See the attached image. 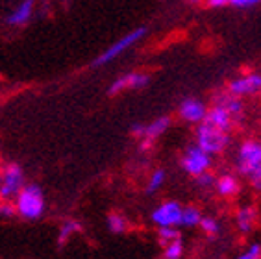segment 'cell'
<instances>
[{
  "instance_id": "ac0fdd59",
  "label": "cell",
  "mask_w": 261,
  "mask_h": 259,
  "mask_svg": "<svg viewBox=\"0 0 261 259\" xmlns=\"http://www.w3.org/2000/svg\"><path fill=\"white\" fill-rule=\"evenodd\" d=\"M108 226H110V229L113 234H122V231H126V228H128V222H126V219L122 215L111 213L110 217H108Z\"/></svg>"
},
{
  "instance_id": "52a82bcc",
  "label": "cell",
  "mask_w": 261,
  "mask_h": 259,
  "mask_svg": "<svg viewBox=\"0 0 261 259\" xmlns=\"http://www.w3.org/2000/svg\"><path fill=\"white\" fill-rule=\"evenodd\" d=\"M152 220L158 226H178L181 222V205L178 202H165L152 213Z\"/></svg>"
},
{
  "instance_id": "3957f363",
  "label": "cell",
  "mask_w": 261,
  "mask_h": 259,
  "mask_svg": "<svg viewBox=\"0 0 261 259\" xmlns=\"http://www.w3.org/2000/svg\"><path fill=\"white\" fill-rule=\"evenodd\" d=\"M230 145V135L224 130H219L211 126L210 122L202 120L198 126V146L210 156L222 154L226 146Z\"/></svg>"
},
{
  "instance_id": "4316f807",
  "label": "cell",
  "mask_w": 261,
  "mask_h": 259,
  "mask_svg": "<svg viewBox=\"0 0 261 259\" xmlns=\"http://www.w3.org/2000/svg\"><path fill=\"white\" fill-rule=\"evenodd\" d=\"M228 4L237 6V8H248V6L257 4L256 0H228Z\"/></svg>"
},
{
  "instance_id": "7402d4cb",
  "label": "cell",
  "mask_w": 261,
  "mask_h": 259,
  "mask_svg": "<svg viewBox=\"0 0 261 259\" xmlns=\"http://www.w3.org/2000/svg\"><path fill=\"white\" fill-rule=\"evenodd\" d=\"M158 235H160V241L163 244L171 243V241H174V239H180V234H178L176 226H160Z\"/></svg>"
},
{
  "instance_id": "5b68a950",
  "label": "cell",
  "mask_w": 261,
  "mask_h": 259,
  "mask_svg": "<svg viewBox=\"0 0 261 259\" xmlns=\"http://www.w3.org/2000/svg\"><path fill=\"white\" fill-rule=\"evenodd\" d=\"M24 187V172L19 165H8L4 174L0 176V198H15L19 191Z\"/></svg>"
},
{
  "instance_id": "7c38bea8",
  "label": "cell",
  "mask_w": 261,
  "mask_h": 259,
  "mask_svg": "<svg viewBox=\"0 0 261 259\" xmlns=\"http://www.w3.org/2000/svg\"><path fill=\"white\" fill-rule=\"evenodd\" d=\"M34 15V0H22L15 10L11 11L8 17V24L10 26H24Z\"/></svg>"
},
{
  "instance_id": "8fae6325",
  "label": "cell",
  "mask_w": 261,
  "mask_h": 259,
  "mask_svg": "<svg viewBox=\"0 0 261 259\" xmlns=\"http://www.w3.org/2000/svg\"><path fill=\"white\" fill-rule=\"evenodd\" d=\"M204 120L210 122L211 126H215V128L224 130V132H228V130L231 128V113L222 104H219V102H217L211 110H207L206 119Z\"/></svg>"
},
{
  "instance_id": "ffe728a7",
  "label": "cell",
  "mask_w": 261,
  "mask_h": 259,
  "mask_svg": "<svg viewBox=\"0 0 261 259\" xmlns=\"http://www.w3.org/2000/svg\"><path fill=\"white\" fill-rule=\"evenodd\" d=\"M78 231H80V224H78L76 220H67L60 229V243L61 244L67 243V241L70 239V235L78 234Z\"/></svg>"
},
{
  "instance_id": "4fadbf2b",
  "label": "cell",
  "mask_w": 261,
  "mask_h": 259,
  "mask_svg": "<svg viewBox=\"0 0 261 259\" xmlns=\"http://www.w3.org/2000/svg\"><path fill=\"white\" fill-rule=\"evenodd\" d=\"M254 222H256V210L254 208L239 210V213H237V228L241 229L243 234H248L254 228Z\"/></svg>"
},
{
  "instance_id": "4dcf8cb0",
  "label": "cell",
  "mask_w": 261,
  "mask_h": 259,
  "mask_svg": "<svg viewBox=\"0 0 261 259\" xmlns=\"http://www.w3.org/2000/svg\"><path fill=\"white\" fill-rule=\"evenodd\" d=\"M256 2H261V0H256Z\"/></svg>"
},
{
  "instance_id": "f546056e",
  "label": "cell",
  "mask_w": 261,
  "mask_h": 259,
  "mask_svg": "<svg viewBox=\"0 0 261 259\" xmlns=\"http://www.w3.org/2000/svg\"><path fill=\"white\" fill-rule=\"evenodd\" d=\"M191 4H198V2H202V0H189Z\"/></svg>"
},
{
  "instance_id": "83f0119b",
  "label": "cell",
  "mask_w": 261,
  "mask_h": 259,
  "mask_svg": "<svg viewBox=\"0 0 261 259\" xmlns=\"http://www.w3.org/2000/svg\"><path fill=\"white\" fill-rule=\"evenodd\" d=\"M143 132H145V126H141V124L132 126V134L137 135V137H143Z\"/></svg>"
},
{
  "instance_id": "ba28073f",
  "label": "cell",
  "mask_w": 261,
  "mask_h": 259,
  "mask_svg": "<svg viewBox=\"0 0 261 259\" xmlns=\"http://www.w3.org/2000/svg\"><path fill=\"white\" fill-rule=\"evenodd\" d=\"M228 89H230V95L233 96L254 95L261 91V74H246L243 78H237V80L230 82Z\"/></svg>"
},
{
  "instance_id": "8992f818",
  "label": "cell",
  "mask_w": 261,
  "mask_h": 259,
  "mask_svg": "<svg viewBox=\"0 0 261 259\" xmlns=\"http://www.w3.org/2000/svg\"><path fill=\"white\" fill-rule=\"evenodd\" d=\"M181 165H184V170H186L187 174H191L196 178L198 174H202V172H206L210 169L211 156L207 152H204L198 145L189 146L186 150V154H184Z\"/></svg>"
},
{
  "instance_id": "9c48e42d",
  "label": "cell",
  "mask_w": 261,
  "mask_h": 259,
  "mask_svg": "<svg viewBox=\"0 0 261 259\" xmlns=\"http://www.w3.org/2000/svg\"><path fill=\"white\" fill-rule=\"evenodd\" d=\"M148 80L150 78L145 72H130V74L117 78L110 85V95H117V93H121L124 89H139V87H145L148 84Z\"/></svg>"
},
{
  "instance_id": "e0dca14e",
  "label": "cell",
  "mask_w": 261,
  "mask_h": 259,
  "mask_svg": "<svg viewBox=\"0 0 261 259\" xmlns=\"http://www.w3.org/2000/svg\"><path fill=\"white\" fill-rule=\"evenodd\" d=\"M219 104L224 106V108H226V110L231 113V117H237V115H241V111H243L241 100L237 98V96H233V95L221 96V98H219Z\"/></svg>"
},
{
  "instance_id": "603a6c76",
  "label": "cell",
  "mask_w": 261,
  "mask_h": 259,
  "mask_svg": "<svg viewBox=\"0 0 261 259\" xmlns=\"http://www.w3.org/2000/svg\"><path fill=\"white\" fill-rule=\"evenodd\" d=\"M198 226H202V229H204L210 237H215V235L221 231V226H219V222H217L215 219H210V217H202L200 224H198Z\"/></svg>"
},
{
  "instance_id": "30bf717a",
  "label": "cell",
  "mask_w": 261,
  "mask_h": 259,
  "mask_svg": "<svg viewBox=\"0 0 261 259\" xmlns=\"http://www.w3.org/2000/svg\"><path fill=\"white\" fill-rule=\"evenodd\" d=\"M207 108L204 106V102L196 98H187L181 102L180 106V115L181 119L187 120V122H198L200 124L202 120L206 119Z\"/></svg>"
},
{
  "instance_id": "7a4b0ae2",
  "label": "cell",
  "mask_w": 261,
  "mask_h": 259,
  "mask_svg": "<svg viewBox=\"0 0 261 259\" xmlns=\"http://www.w3.org/2000/svg\"><path fill=\"white\" fill-rule=\"evenodd\" d=\"M15 198H17V211L24 219L35 220L39 219L41 215H43V211H45V196H43V191L37 185H32V184L24 185Z\"/></svg>"
},
{
  "instance_id": "44dd1931",
  "label": "cell",
  "mask_w": 261,
  "mask_h": 259,
  "mask_svg": "<svg viewBox=\"0 0 261 259\" xmlns=\"http://www.w3.org/2000/svg\"><path fill=\"white\" fill-rule=\"evenodd\" d=\"M181 254H184V244L180 243V239H174L165 244V254L163 255L167 259H178L181 257Z\"/></svg>"
},
{
  "instance_id": "2e32d148",
  "label": "cell",
  "mask_w": 261,
  "mask_h": 259,
  "mask_svg": "<svg viewBox=\"0 0 261 259\" xmlns=\"http://www.w3.org/2000/svg\"><path fill=\"white\" fill-rule=\"evenodd\" d=\"M200 219H202V213L198 208H195V205H189V208H181V226H189V228H193V226H198L200 224Z\"/></svg>"
},
{
  "instance_id": "6da1fadb",
  "label": "cell",
  "mask_w": 261,
  "mask_h": 259,
  "mask_svg": "<svg viewBox=\"0 0 261 259\" xmlns=\"http://www.w3.org/2000/svg\"><path fill=\"white\" fill-rule=\"evenodd\" d=\"M237 170L243 176L250 178L254 187L261 191V143L256 141L243 143L237 156Z\"/></svg>"
},
{
  "instance_id": "277c9868",
  "label": "cell",
  "mask_w": 261,
  "mask_h": 259,
  "mask_svg": "<svg viewBox=\"0 0 261 259\" xmlns=\"http://www.w3.org/2000/svg\"><path fill=\"white\" fill-rule=\"evenodd\" d=\"M146 35V28L145 26H141V28H136L134 32H130V34H126L124 37H121L119 41H115L111 46H108V48L102 52L98 58H96L95 65H106L110 63V61H113L115 58H119L121 54H124L126 50L132 48V46L136 45V43H139L143 37Z\"/></svg>"
},
{
  "instance_id": "d6986e66",
  "label": "cell",
  "mask_w": 261,
  "mask_h": 259,
  "mask_svg": "<svg viewBox=\"0 0 261 259\" xmlns=\"http://www.w3.org/2000/svg\"><path fill=\"white\" fill-rule=\"evenodd\" d=\"M163 182H165V170H154L150 176V179H148V185H146V193L152 194V193H156L158 189H160L161 185H163Z\"/></svg>"
},
{
  "instance_id": "cb8c5ba5",
  "label": "cell",
  "mask_w": 261,
  "mask_h": 259,
  "mask_svg": "<svg viewBox=\"0 0 261 259\" xmlns=\"http://www.w3.org/2000/svg\"><path fill=\"white\" fill-rule=\"evenodd\" d=\"M261 257V244H250L245 254H241V259H259Z\"/></svg>"
},
{
  "instance_id": "5bb4252c",
  "label": "cell",
  "mask_w": 261,
  "mask_h": 259,
  "mask_svg": "<svg viewBox=\"0 0 261 259\" xmlns=\"http://www.w3.org/2000/svg\"><path fill=\"white\" fill-rule=\"evenodd\" d=\"M171 126V119L169 117H161V119L154 120L152 124L145 126V132H143V137H146V139H156L158 135H161L163 132H165L167 128Z\"/></svg>"
},
{
  "instance_id": "9a60e30c",
  "label": "cell",
  "mask_w": 261,
  "mask_h": 259,
  "mask_svg": "<svg viewBox=\"0 0 261 259\" xmlns=\"http://www.w3.org/2000/svg\"><path fill=\"white\" fill-rule=\"evenodd\" d=\"M217 191L221 196H231L239 191V184L233 176H222V178L217 179Z\"/></svg>"
},
{
  "instance_id": "484cf974",
  "label": "cell",
  "mask_w": 261,
  "mask_h": 259,
  "mask_svg": "<svg viewBox=\"0 0 261 259\" xmlns=\"http://www.w3.org/2000/svg\"><path fill=\"white\" fill-rule=\"evenodd\" d=\"M17 210H13V205L8 204V200H6V204H0V215L2 217H13Z\"/></svg>"
},
{
  "instance_id": "f1b7e54d",
  "label": "cell",
  "mask_w": 261,
  "mask_h": 259,
  "mask_svg": "<svg viewBox=\"0 0 261 259\" xmlns=\"http://www.w3.org/2000/svg\"><path fill=\"white\" fill-rule=\"evenodd\" d=\"M207 4H210L211 8H221V6L228 4V0H207Z\"/></svg>"
},
{
  "instance_id": "d4e9b609",
  "label": "cell",
  "mask_w": 261,
  "mask_h": 259,
  "mask_svg": "<svg viewBox=\"0 0 261 259\" xmlns=\"http://www.w3.org/2000/svg\"><path fill=\"white\" fill-rule=\"evenodd\" d=\"M196 178H198L196 182H198V184H200L202 187H210V185L213 184V176H211L210 172H207V170H206V172H202V174H198Z\"/></svg>"
}]
</instances>
